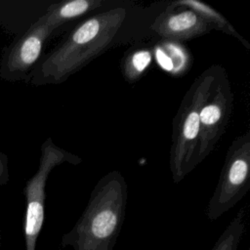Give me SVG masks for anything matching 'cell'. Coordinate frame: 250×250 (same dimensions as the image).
Masks as SVG:
<instances>
[{
  "label": "cell",
  "instance_id": "cell-9",
  "mask_svg": "<svg viewBox=\"0 0 250 250\" xmlns=\"http://www.w3.org/2000/svg\"><path fill=\"white\" fill-rule=\"evenodd\" d=\"M174 7H184L194 12L210 28L216 29L236 38L246 49L250 50L249 42L241 36L230 22L218 11L199 0H178L170 4Z\"/></svg>",
  "mask_w": 250,
  "mask_h": 250
},
{
  "label": "cell",
  "instance_id": "cell-3",
  "mask_svg": "<svg viewBox=\"0 0 250 250\" xmlns=\"http://www.w3.org/2000/svg\"><path fill=\"white\" fill-rule=\"evenodd\" d=\"M103 4L101 0H69L50 5L40 18L3 50L0 60L1 79L9 82L25 81L56 29Z\"/></svg>",
  "mask_w": 250,
  "mask_h": 250
},
{
  "label": "cell",
  "instance_id": "cell-11",
  "mask_svg": "<svg viewBox=\"0 0 250 250\" xmlns=\"http://www.w3.org/2000/svg\"><path fill=\"white\" fill-rule=\"evenodd\" d=\"M247 210L242 207L219 236L211 250H237L246 229Z\"/></svg>",
  "mask_w": 250,
  "mask_h": 250
},
{
  "label": "cell",
  "instance_id": "cell-1",
  "mask_svg": "<svg viewBox=\"0 0 250 250\" xmlns=\"http://www.w3.org/2000/svg\"><path fill=\"white\" fill-rule=\"evenodd\" d=\"M126 17L125 8H113L85 20L40 58L25 82L32 86L64 82L111 46Z\"/></svg>",
  "mask_w": 250,
  "mask_h": 250
},
{
  "label": "cell",
  "instance_id": "cell-8",
  "mask_svg": "<svg viewBox=\"0 0 250 250\" xmlns=\"http://www.w3.org/2000/svg\"><path fill=\"white\" fill-rule=\"evenodd\" d=\"M150 29L166 41H187L202 36L211 28L191 10L169 6L152 22Z\"/></svg>",
  "mask_w": 250,
  "mask_h": 250
},
{
  "label": "cell",
  "instance_id": "cell-10",
  "mask_svg": "<svg viewBox=\"0 0 250 250\" xmlns=\"http://www.w3.org/2000/svg\"><path fill=\"white\" fill-rule=\"evenodd\" d=\"M153 52L148 47L130 49L121 61V69L124 78L130 82L138 81L149 67Z\"/></svg>",
  "mask_w": 250,
  "mask_h": 250
},
{
  "label": "cell",
  "instance_id": "cell-2",
  "mask_svg": "<svg viewBox=\"0 0 250 250\" xmlns=\"http://www.w3.org/2000/svg\"><path fill=\"white\" fill-rule=\"evenodd\" d=\"M128 188L119 171L103 176L73 228L62 237L73 250H113L126 213Z\"/></svg>",
  "mask_w": 250,
  "mask_h": 250
},
{
  "label": "cell",
  "instance_id": "cell-14",
  "mask_svg": "<svg viewBox=\"0 0 250 250\" xmlns=\"http://www.w3.org/2000/svg\"><path fill=\"white\" fill-rule=\"evenodd\" d=\"M0 233H1V229H0ZM0 241H1V234H0Z\"/></svg>",
  "mask_w": 250,
  "mask_h": 250
},
{
  "label": "cell",
  "instance_id": "cell-13",
  "mask_svg": "<svg viewBox=\"0 0 250 250\" xmlns=\"http://www.w3.org/2000/svg\"><path fill=\"white\" fill-rule=\"evenodd\" d=\"M10 180L8 156L0 151V186H5Z\"/></svg>",
  "mask_w": 250,
  "mask_h": 250
},
{
  "label": "cell",
  "instance_id": "cell-4",
  "mask_svg": "<svg viewBox=\"0 0 250 250\" xmlns=\"http://www.w3.org/2000/svg\"><path fill=\"white\" fill-rule=\"evenodd\" d=\"M222 65L213 64L192 82L173 118L169 165L175 184L197 166L199 112L215 86Z\"/></svg>",
  "mask_w": 250,
  "mask_h": 250
},
{
  "label": "cell",
  "instance_id": "cell-6",
  "mask_svg": "<svg viewBox=\"0 0 250 250\" xmlns=\"http://www.w3.org/2000/svg\"><path fill=\"white\" fill-rule=\"evenodd\" d=\"M250 188V132L237 136L226 153L215 190L206 214L215 221L236 205Z\"/></svg>",
  "mask_w": 250,
  "mask_h": 250
},
{
  "label": "cell",
  "instance_id": "cell-5",
  "mask_svg": "<svg viewBox=\"0 0 250 250\" xmlns=\"http://www.w3.org/2000/svg\"><path fill=\"white\" fill-rule=\"evenodd\" d=\"M40 149L38 169L26 181L23 189L25 196L23 224L25 250H35L37 238L44 223L46 186L52 170L65 162L73 165L82 162L81 157L60 147L51 138H47L44 141Z\"/></svg>",
  "mask_w": 250,
  "mask_h": 250
},
{
  "label": "cell",
  "instance_id": "cell-7",
  "mask_svg": "<svg viewBox=\"0 0 250 250\" xmlns=\"http://www.w3.org/2000/svg\"><path fill=\"white\" fill-rule=\"evenodd\" d=\"M234 95L227 70L222 66L215 86L199 112V137L196 164H200L216 147L229 125Z\"/></svg>",
  "mask_w": 250,
  "mask_h": 250
},
{
  "label": "cell",
  "instance_id": "cell-12",
  "mask_svg": "<svg viewBox=\"0 0 250 250\" xmlns=\"http://www.w3.org/2000/svg\"><path fill=\"white\" fill-rule=\"evenodd\" d=\"M182 46H178L174 41H166L155 49V56L157 57V61L163 69L169 71L170 62H171V72H177L181 74V71L184 69L178 64V61L187 63L188 56L186 50L181 48Z\"/></svg>",
  "mask_w": 250,
  "mask_h": 250
}]
</instances>
